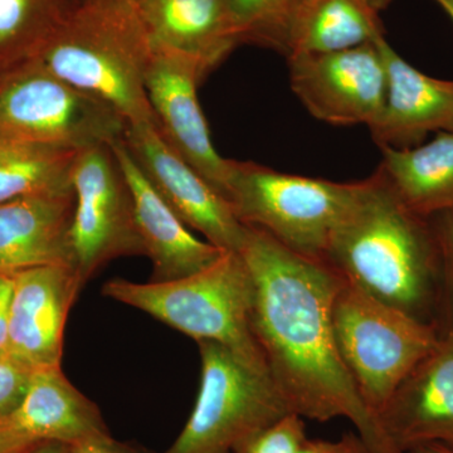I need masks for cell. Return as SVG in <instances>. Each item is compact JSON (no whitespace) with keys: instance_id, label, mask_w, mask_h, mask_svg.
I'll return each instance as SVG.
<instances>
[{"instance_id":"836d02e7","label":"cell","mask_w":453,"mask_h":453,"mask_svg":"<svg viewBox=\"0 0 453 453\" xmlns=\"http://www.w3.org/2000/svg\"><path fill=\"white\" fill-rule=\"evenodd\" d=\"M434 2L449 14L453 22V0H434Z\"/></svg>"},{"instance_id":"83f0119b","label":"cell","mask_w":453,"mask_h":453,"mask_svg":"<svg viewBox=\"0 0 453 453\" xmlns=\"http://www.w3.org/2000/svg\"><path fill=\"white\" fill-rule=\"evenodd\" d=\"M68 453H157L149 451L142 446L131 445V443L121 442L115 440L107 434H96L85 438L80 442L68 446Z\"/></svg>"},{"instance_id":"ba28073f","label":"cell","mask_w":453,"mask_h":453,"mask_svg":"<svg viewBox=\"0 0 453 453\" xmlns=\"http://www.w3.org/2000/svg\"><path fill=\"white\" fill-rule=\"evenodd\" d=\"M196 344L201 384L196 405L165 453H234L243 438L291 413L266 371L219 342Z\"/></svg>"},{"instance_id":"8992f818","label":"cell","mask_w":453,"mask_h":453,"mask_svg":"<svg viewBox=\"0 0 453 453\" xmlns=\"http://www.w3.org/2000/svg\"><path fill=\"white\" fill-rule=\"evenodd\" d=\"M332 321L340 357L378 418L440 338V327L384 305L344 280L334 299Z\"/></svg>"},{"instance_id":"8d00e7d4","label":"cell","mask_w":453,"mask_h":453,"mask_svg":"<svg viewBox=\"0 0 453 453\" xmlns=\"http://www.w3.org/2000/svg\"><path fill=\"white\" fill-rule=\"evenodd\" d=\"M135 2H136V0H135Z\"/></svg>"},{"instance_id":"6da1fadb","label":"cell","mask_w":453,"mask_h":453,"mask_svg":"<svg viewBox=\"0 0 453 453\" xmlns=\"http://www.w3.org/2000/svg\"><path fill=\"white\" fill-rule=\"evenodd\" d=\"M238 252L255 286L253 335L288 411L318 422L347 418L368 453H402L340 357L332 309L342 277L255 226H246Z\"/></svg>"},{"instance_id":"7a4b0ae2","label":"cell","mask_w":453,"mask_h":453,"mask_svg":"<svg viewBox=\"0 0 453 453\" xmlns=\"http://www.w3.org/2000/svg\"><path fill=\"white\" fill-rule=\"evenodd\" d=\"M324 264L372 299L440 327L442 277L434 228L399 202L378 170L365 179Z\"/></svg>"},{"instance_id":"8fae6325","label":"cell","mask_w":453,"mask_h":453,"mask_svg":"<svg viewBox=\"0 0 453 453\" xmlns=\"http://www.w3.org/2000/svg\"><path fill=\"white\" fill-rule=\"evenodd\" d=\"M124 142L179 219L222 251H240L246 226L235 216L231 202L164 140L157 125H127Z\"/></svg>"},{"instance_id":"d590c367","label":"cell","mask_w":453,"mask_h":453,"mask_svg":"<svg viewBox=\"0 0 453 453\" xmlns=\"http://www.w3.org/2000/svg\"><path fill=\"white\" fill-rule=\"evenodd\" d=\"M360 453H368V451H366L365 447H363V449H362V451H360Z\"/></svg>"},{"instance_id":"d4e9b609","label":"cell","mask_w":453,"mask_h":453,"mask_svg":"<svg viewBox=\"0 0 453 453\" xmlns=\"http://www.w3.org/2000/svg\"><path fill=\"white\" fill-rule=\"evenodd\" d=\"M306 441L308 434L303 417L288 413L243 438L235 445L234 453H299Z\"/></svg>"},{"instance_id":"cb8c5ba5","label":"cell","mask_w":453,"mask_h":453,"mask_svg":"<svg viewBox=\"0 0 453 453\" xmlns=\"http://www.w3.org/2000/svg\"><path fill=\"white\" fill-rule=\"evenodd\" d=\"M242 42L288 56L292 23L300 0H226Z\"/></svg>"},{"instance_id":"f1b7e54d","label":"cell","mask_w":453,"mask_h":453,"mask_svg":"<svg viewBox=\"0 0 453 453\" xmlns=\"http://www.w3.org/2000/svg\"><path fill=\"white\" fill-rule=\"evenodd\" d=\"M362 440L357 434H348L339 441L309 440L299 453H360Z\"/></svg>"},{"instance_id":"3957f363","label":"cell","mask_w":453,"mask_h":453,"mask_svg":"<svg viewBox=\"0 0 453 453\" xmlns=\"http://www.w3.org/2000/svg\"><path fill=\"white\" fill-rule=\"evenodd\" d=\"M151 55L135 0H81L31 59L113 107L127 125H157L145 88Z\"/></svg>"},{"instance_id":"603a6c76","label":"cell","mask_w":453,"mask_h":453,"mask_svg":"<svg viewBox=\"0 0 453 453\" xmlns=\"http://www.w3.org/2000/svg\"><path fill=\"white\" fill-rule=\"evenodd\" d=\"M81 0H0V73L33 58Z\"/></svg>"},{"instance_id":"5bb4252c","label":"cell","mask_w":453,"mask_h":453,"mask_svg":"<svg viewBox=\"0 0 453 453\" xmlns=\"http://www.w3.org/2000/svg\"><path fill=\"white\" fill-rule=\"evenodd\" d=\"M380 419L402 453L429 443L453 449V326L441 327L436 347L399 384Z\"/></svg>"},{"instance_id":"2e32d148","label":"cell","mask_w":453,"mask_h":453,"mask_svg":"<svg viewBox=\"0 0 453 453\" xmlns=\"http://www.w3.org/2000/svg\"><path fill=\"white\" fill-rule=\"evenodd\" d=\"M111 148L133 192L145 256L153 262L150 281H174L216 262L226 251L208 241L198 240L188 229L146 179L124 139L112 142Z\"/></svg>"},{"instance_id":"1f68e13d","label":"cell","mask_w":453,"mask_h":453,"mask_svg":"<svg viewBox=\"0 0 453 453\" xmlns=\"http://www.w3.org/2000/svg\"><path fill=\"white\" fill-rule=\"evenodd\" d=\"M20 453H68V445L56 441H38Z\"/></svg>"},{"instance_id":"7402d4cb","label":"cell","mask_w":453,"mask_h":453,"mask_svg":"<svg viewBox=\"0 0 453 453\" xmlns=\"http://www.w3.org/2000/svg\"><path fill=\"white\" fill-rule=\"evenodd\" d=\"M77 151L0 135V203L73 189Z\"/></svg>"},{"instance_id":"4fadbf2b","label":"cell","mask_w":453,"mask_h":453,"mask_svg":"<svg viewBox=\"0 0 453 453\" xmlns=\"http://www.w3.org/2000/svg\"><path fill=\"white\" fill-rule=\"evenodd\" d=\"M13 277L8 356L32 371L61 365L65 321L83 288L76 271L47 265Z\"/></svg>"},{"instance_id":"e0dca14e","label":"cell","mask_w":453,"mask_h":453,"mask_svg":"<svg viewBox=\"0 0 453 453\" xmlns=\"http://www.w3.org/2000/svg\"><path fill=\"white\" fill-rule=\"evenodd\" d=\"M73 189L0 203V273L47 265L73 267Z\"/></svg>"},{"instance_id":"e575fe53","label":"cell","mask_w":453,"mask_h":453,"mask_svg":"<svg viewBox=\"0 0 453 453\" xmlns=\"http://www.w3.org/2000/svg\"><path fill=\"white\" fill-rule=\"evenodd\" d=\"M365 2L368 3V4L371 5V7L374 9L375 12L380 13L381 9L386 8L387 5L392 2V0H365Z\"/></svg>"},{"instance_id":"ac0fdd59","label":"cell","mask_w":453,"mask_h":453,"mask_svg":"<svg viewBox=\"0 0 453 453\" xmlns=\"http://www.w3.org/2000/svg\"><path fill=\"white\" fill-rule=\"evenodd\" d=\"M153 49L193 59L205 73L243 43L226 0H136Z\"/></svg>"},{"instance_id":"d6986e66","label":"cell","mask_w":453,"mask_h":453,"mask_svg":"<svg viewBox=\"0 0 453 453\" xmlns=\"http://www.w3.org/2000/svg\"><path fill=\"white\" fill-rule=\"evenodd\" d=\"M2 428L68 446L110 432L100 408L65 378L61 365L33 369L22 402Z\"/></svg>"},{"instance_id":"4316f807","label":"cell","mask_w":453,"mask_h":453,"mask_svg":"<svg viewBox=\"0 0 453 453\" xmlns=\"http://www.w3.org/2000/svg\"><path fill=\"white\" fill-rule=\"evenodd\" d=\"M32 369L9 356L0 357V428L22 402Z\"/></svg>"},{"instance_id":"ffe728a7","label":"cell","mask_w":453,"mask_h":453,"mask_svg":"<svg viewBox=\"0 0 453 453\" xmlns=\"http://www.w3.org/2000/svg\"><path fill=\"white\" fill-rule=\"evenodd\" d=\"M380 173L402 204L423 219L453 210V131L427 144L381 148Z\"/></svg>"},{"instance_id":"7c38bea8","label":"cell","mask_w":453,"mask_h":453,"mask_svg":"<svg viewBox=\"0 0 453 453\" xmlns=\"http://www.w3.org/2000/svg\"><path fill=\"white\" fill-rule=\"evenodd\" d=\"M205 76L193 59L153 49L145 76L146 94L164 140L228 199L234 160L220 157L214 148L196 96Z\"/></svg>"},{"instance_id":"4dcf8cb0","label":"cell","mask_w":453,"mask_h":453,"mask_svg":"<svg viewBox=\"0 0 453 453\" xmlns=\"http://www.w3.org/2000/svg\"><path fill=\"white\" fill-rule=\"evenodd\" d=\"M38 441L23 436L16 431L0 428V453H20Z\"/></svg>"},{"instance_id":"d6a6232c","label":"cell","mask_w":453,"mask_h":453,"mask_svg":"<svg viewBox=\"0 0 453 453\" xmlns=\"http://www.w3.org/2000/svg\"><path fill=\"white\" fill-rule=\"evenodd\" d=\"M407 453H453L451 447L440 445V443H429V445H422L414 447Z\"/></svg>"},{"instance_id":"5b68a950","label":"cell","mask_w":453,"mask_h":453,"mask_svg":"<svg viewBox=\"0 0 453 453\" xmlns=\"http://www.w3.org/2000/svg\"><path fill=\"white\" fill-rule=\"evenodd\" d=\"M363 189L365 180L335 183L234 160L228 201L244 226L261 229L303 257L324 262Z\"/></svg>"},{"instance_id":"44dd1931","label":"cell","mask_w":453,"mask_h":453,"mask_svg":"<svg viewBox=\"0 0 453 453\" xmlns=\"http://www.w3.org/2000/svg\"><path fill=\"white\" fill-rule=\"evenodd\" d=\"M380 35L378 12L365 0H300L288 57L350 50Z\"/></svg>"},{"instance_id":"52a82bcc","label":"cell","mask_w":453,"mask_h":453,"mask_svg":"<svg viewBox=\"0 0 453 453\" xmlns=\"http://www.w3.org/2000/svg\"><path fill=\"white\" fill-rule=\"evenodd\" d=\"M127 127L113 107L33 59L0 73V135L79 151L111 145Z\"/></svg>"},{"instance_id":"484cf974","label":"cell","mask_w":453,"mask_h":453,"mask_svg":"<svg viewBox=\"0 0 453 453\" xmlns=\"http://www.w3.org/2000/svg\"><path fill=\"white\" fill-rule=\"evenodd\" d=\"M436 235L442 277L441 327L453 326V210L441 211L429 219Z\"/></svg>"},{"instance_id":"277c9868","label":"cell","mask_w":453,"mask_h":453,"mask_svg":"<svg viewBox=\"0 0 453 453\" xmlns=\"http://www.w3.org/2000/svg\"><path fill=\"white\" fill-rule=\"evenodd\" d=\"M103 295L142 310L196 342H219L267 372L252 332L255 286L240 252H223L204 270L174 281L112 279L103 286Z\"/></svg>"},{"instance_id":"f546056e","label":"cell","mask_w":453,"mask_h":453,"mask_svg":"<svg viewBox=\"0 0 453 453\" xmlns=\"http://www.w3.org/2000/svg\"><path fill=\"white\" fill-rule=\"evenodd\" d=\"M13 288V275L0 273V357L8 356L9 312Z\"/></svg>"},{"instance_id":"9c48e42d","label":"cell","mask_w":453,"mask_h":453,"mask_svg":"<svg viewBox=\"0 0 453 453\" xmlns=\"http://www.w3.org/2000/svg\"><path fill=\"white\" fill-rule=\"evenodd\" d=\"M71 184V262L82 286L113 259L145 256L133 192L111 145L77 151Z\"/></svg>"},{"instance_id":"9a60e30c","label":"cell","mask_w":453,"mask_h":453,"mask_svg":"<svg viewBox=\"0 0 453 453\" xmlns=\"http://www.w3.org/2000/svg\"><path fill=\"white\" fill-rule=\"evenodd\" d=\"M387 74L386 100L371 130L381 148L410 149L429 133L453 131V81L434 79L405 62L384 38H375Z\"/></svg>"},{"instance_id":"30bf717a","label":"cell","mask_w":453,"mask_h":453,"mask_svg":"<svg viewBox=\"0 0 453 453\" xmlns=\"http://www.w3.org/2000/svg\"><path fill=\"white\" fill-rule=\"evenodd\" d=\"M288 58L292 91L318 120L371 127L380 118L387 74L375 40L338 52Z\"/></svg>"}]
</instances>
